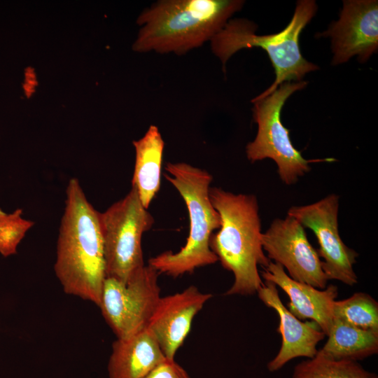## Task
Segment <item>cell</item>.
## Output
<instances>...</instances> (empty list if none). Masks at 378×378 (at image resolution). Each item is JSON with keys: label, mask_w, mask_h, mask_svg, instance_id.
Wrapping results in <instances>:
<instances>
[{"label": "cell", "mask_w": 378, "mask_h": 378, "mask_svg": "<svg viewBox=\"0 0 378 378\" xmlns=\"http://www.w3.org/2000/svg\"><path fill=\"white\" fill-rule=\"evenodd\" d=\"M99 214L88 202L78 180L71 178L66 189L54 270L65 293L98 307L106 279Z\"/></svg>", "instance_id": "1"}, {"label": "cell", "mask_w": 378, "mask_h": 378, "mask_svg": "<svg viewBox=\"0 0 378 378\" xmlns=\"http://www.w3.org/2000/svg\"><path fill=\"white\" fill-rule=\"evenodd\" d=\"M244 4L242 0H159L139 14L137 52L183 55L202 46Z\"/></svg>", "instance_id": "2"}, {"label": "cell", "mask_w": 378, "mask_h": 378, "mask_svg": "<svg viewBox=\"0 0 378 378\" xmlns=\"http://www.w3.org/2000/svg\"><path fill=\"white\" fill-rule=\"evenodd\" d=\"M209 195L221 219L209 246L223 268L234 275V282L225 295H254L264 285L258 265L265 268L271 262L262 246L257 197L217 187L209 188Z\"/></svg>", "instance_id": "3"}, {"label": "cell", "mask_w": 378, "mask_h": 378, "mask_svg": "<svg viewBox=\"0 0 378 378\" xmlns=\"http://www.w3.org/2000/svg\"><path fill=\"white\" fill-rule=\"evenodd\" d=\"M316 10L314 1H298L286 27L270 35L256 34V24L247 19H230L210 41L211 50L221 62L224 71L227 62L237 51L254 47L265 50L274 69L276 78L251 102L265 98L286 81H302L306 74L318 69V66L302 57L299 46L300 33Z\"/></svg>", "instance_id": "4"}, {"label": "cell", "mask_w": 378, "mask_h": 378, "mask_svg": "<svg viewBox=\"0 0 378 378\" xmlns=\"http://www.w3.org/2000/svg\"><path fill=\"white\" fill-rule=\"evenodd\" d=\"M165 178L178 190L188 209L190 231L186 244L176 253L165 251L148 260L159 274L177 277L214 264L218 259L209 241L221 219L209 195L213 177L206 170L186 162H168Z\"/></svg>", "instance_id": "5"}, {"label": "cell", "mask_w": 378, "mask_h": 378, "mask_svg": "<svg viewBox=\"0 0 378 378\" xmlns=\"http://www.w3.org/2000/svg\"><path fill=\"white\" fill-rule=\"evenodd\" d=\"M307 82H285L265 98L253 102V118L258 125L257 134L246 146V154L251 162L272 159L277 173L286 185L296 183L311 170L312 162H332L335 159L307 160L293 145L288 130L281 122V112L288 98L295 91L304 88Z\"/></svg>", "instance_id": "6"}, {"label": "cell", "mask_w": 378, "mask_h": 378, "mask_svg": "<svg viewBox=\"0 0 378 378\" xmlns=\"http://www.w3.org/2000/svg\"><path fill=\"white\" fill-rule=\"evenodd\" d=\"M104 241L106 278L126 283L145 265L143 234L155 223L134 187L121 200L99 214Z\"/></svg>", "instance_id": "7"}, {"label": "cell", "mask_w": 378, "mask_h": 378, "mask_svg": "<svg viewBox=\"0 0 378 378\" xmlns=\"http://www.w3.org/2000/svg\"><path fill=\"white\" fill-rule=\"evenodd\" d=\"M159 272L149 265L126 282L106 277L99 305L117 338H125L146 328L160 298Z\"/></svg>", "instance_id": "8"}, {"label": "cell", "mask_w": 378, "mask_h": 378, "mask_svg": "<svg viewBox=\"0 0 378 378\" xmlns=\"http://www.w3.org/2000/svg\"><path fill=\"white\" fill-rule=\"evenodd\" d=\"M339 196L330 194L310 204L293 206L287 215L300 222L315 234L322 260V269L328 280H337L353 286L358 283L354 270L357 252L342 241L338 230Z\"/></svg>", "instance_id": "9"}, {"label": "cell", "mask_w": 378, "mask_h": 378, "mask_svg": "<svg viewBox=\"0 0 378 378\" xmlns=\"http://www.w3.org/2000/svg\"><path fill=\"white\" fill-rule=\"evenodd\" d=\"M262 246L267 257L286 270L293 279L318 289L327 286L322 260L309 243L304 226L294 218L274 219L262 234Z\"/></svg>", "instance_id": "10"}, {"label": "cell", "mask_w": 378, "mask_h": 378, "mask_svg": "<svg viewBox=\"0 0 378 378\" xmlns=\"http://www.w3.org/2000/svg\"><path fill=\"white\" fill-rule=\"evenodd\" d=\"M316 36L331 38L332 65L355 55L360 62H366L378 48V1H343L340 19Z\"/></svg>", "instance_id": "11"}, {"label": "cell", "mask_w": 378, "mask_h": 378, "mask_svg": "<svg viewBox=\"0 0 378 378\" xmlns=\"http://www.w3.org/2000/svg\"><path fill=\"white\" fill-rule=\"evenodd\" d=\"M212 298L190 286L175 294L160 297L147 328L167 359H174L189 333L192 320Z\"/></svg>", "instance_id": "12"}, {"label": "cell", "mask_w": 378, "mask_h": 378, "mask_svg": "<svg viewBox=\"0 0 378 378\" xmlns=\"http://www.w3.org/2000/svg\"><path fill=\"white\" fill-rule=\"evenodd\" d=\"M259 299L276 311L279 323L276 331L281 335V345L277 354L267 363V370L276 372L290 360L298 357L314 358L317 344L326 335L314 321H302L295 317L282 302L277 286L265 281L257 292Z\"/></svg>", "instance_id": "13"}, {"label": "cell", "mask_w": 378, "mask_h": 378, "mask_svg": "<svg viewBox=\"0 0 378 378\" xmlns=\"http://www.w3.org/2000/svg\"><path fill=\"white\" fill-rule=\"evenodd\" d=\"M260 274L265 281L273 283L288 295L290 302L287 308L295 317L315 322L328 336L334 320L332 306L338 295L336 286L330 284L318 289L295 281L281 265L272 261Z\"/></svg>", "instance_id": "14"}, {"label": "cell", "mask_w": 378, "mask_h": 378, "mask_svg": "<svg viewBox=\"0 0 378 378\" xmlns=\"http://www.w3.org/2000/svg\"><path fill=\"white\" fill-rule=\"evenodd\" d=\"M167 359L156 339L146 328L112 346L108 371L109 378H144Z\"/></svg>", "instance_id": "15"}, {"label": "cell", "mask_w": 378, "mask_h": 378, "mask_svg": "<svg viewBox=\"0 0 378 378\" xmlns=\"http://www.w3.org/2000/svg\"><path fill=\"white\" fill-rule=\"evenodd\" d=\"M135 164L132 180L143 206L148 209L160 187L164 141L156 125H151L145 134L133 141Z\"/></svg>", "instance_id": "16"}, {"label": "cell", "mask_w": 378, "mask_h": 378, "mask_svg": "<svg viewBox=\"0 0 378 378\" xmlns=\"http://www.w3.org/2000/svg\"><path fill=\"white\" fill-rule=\"evenodd\" d=\"M327 337L318 351L332 360L358 362L378 353V331L363 330L334 318Z\"/></svg>", "instance_id": "17"}, {"label": "cell", "mask_w": 378, "mask_h": 378, "mask_svg": "<svg viewBox=\"0 0 378 378\" xmlns=\"http://www.w3.org/2000/svg\"><path fill=\"white\" fill-rule=\"evenodd\" d=\"M291 378H378V376L365 370L358 362L332 360L318 350L314 358L295 366Z\"/></svg>", "instance_id": "18"}, {"label": "cell", "mask_w": 378, "mask_h": 378, "mask_svg": "<svg viewBox=\"0 0 378 378\" xmlns=\"http://www.w3.org/2000/svg\"><path fill=\"white\" fill-rule=\"evenodd\" d=\"M332 315L351 326L378 331V302L366 293L356 292L346 299L335 300Z\"/></svg>", "instance_id": "19"}, {"label": "cell", "mask_w": 378, "mask_h": 378, "mask_svg": "<svg viewBox=\"0 0 378 378\" xmlns=\"http://www.w3.org/2000/svg\"><path fill=\"white\" fill-rule=\"evenodd\" d=\"M34 224L22 217L21 209L7 214L0 208V253L4 257L15 254L18 246Z\"/></svg>", "instance_id": "20"}, {"label": "cell", "mask_w": 378, "mask_h": 378, "mask_svg": "<svg viewBox=\"0 0 378 378\" xmlns=\"http://www.w3.org/2000/svg\"><path fill=\"white\" fill-rule=\"evenodd\" d=\"M144 378H190L174 359H166Z\"/></svg>", "instance_id": "21"}]
</instances>
